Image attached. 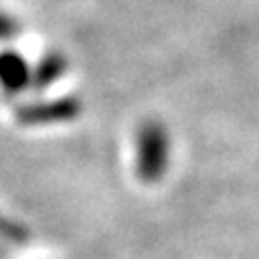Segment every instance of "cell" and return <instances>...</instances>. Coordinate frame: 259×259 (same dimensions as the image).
Wrapping results in <instances>:
<instances>
[{
	"instance_id": "5",
	"label": "cell",
	"mask_w": 259,
	"mask_h": 259,
	"mask_svg": "<svg viewBox=\"0 0 259 259\" xmlns=\"http://www.w3.org/2000/svg\"><path fill=\"white\" fill-rule=\"evenodd\" d=\"M20 30V24L15 22L11 15H7L0 11V41H7V39H13L15 35H18Z\"/></svg>"
},
{
	"instance_id": "2",
	"label": "cell",
	"mask_w": 259,
	"mask_h": 259,
	"mask_svg": "<svg viewBox=\"0 0 259 259\" xmlns=\"http://www.w3.org/2000/svg\"><path fill=\"white\" fill-rule=\"evenodd\" d=\"M30 84V67L18 52H0V87L7 93H20Z\"/></svg>"
},
{
	"instance_id": "4",
	"label": "cell",
	"mask_w": 259,
	"mask_h": 259,
	"mask_svg": "<svg viewBox=\"0 0 259 259\" xmlns=\"http://www.w3.org/2000/svg\"><path fill=\"white\" fill-rule=\"evenodd\" d=\"M65 67H67V63H65L61 54H56V52L46 54L44 59L39 61L35 71L30 74V84L37 89H46L48 84H52L54 80H59L63 76Z\"/></svg>"
},
{
	"instance_id": "1",
	"label": "cell",
	"mask_w": 259,
	"mask_h": 259,
	"mask_svg": "<svg viewBox=\"0 0 259 259\" xmlns=\"http://www.w3.org/2000/svg\"><path fill=\"white\" fill-rule=\"evenodd\" d=\"M168 166V134L158 121H147L136 132V173L153 184Z\"/></svg>"
},
{
	"instance_id": "3",
	"label": "cell",
	"mask_w": 259,
	"mask_h": 259,
	"mask_svg": "<svg viewBox=\"0 0 259 259\" xmlns=\"http://www.w3.org/2000/svg\"><path fill=\"white\" fill-rule=\"evenodd\" d=\"M78 102L76 100H59L37 104V106H26L20 110V117L24 123H50V121H63L78 115Z\"/></svg>"
}]
</instances>
